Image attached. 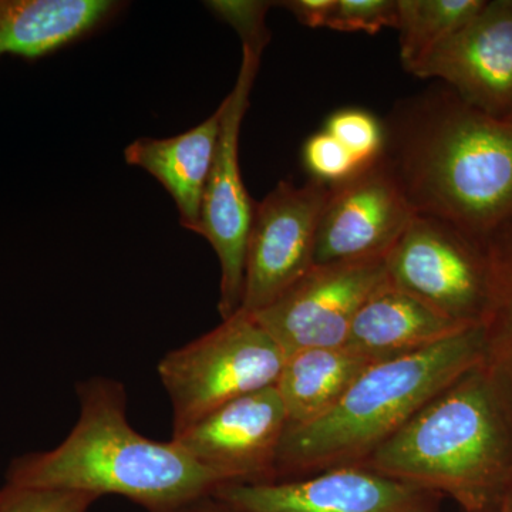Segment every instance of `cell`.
Returning a JSON list of instances; mask_svg holds the SVG:
<instances>
[{
	"label": "cell",
	"instance_id": "obj_1",
	"mask_svg": "<svg viewBox=\"0 0 512 512\" xmlns=\"http://www.w3.org/2000/svg\"><path fill=\"white\" fill-rule=\"evenodd\" d=\"M383 127V157L416 214L477 239L512 217V121L443 84L397 101Z\"/></svg>",
	"mask_w": 512,
	"mask_h": 512
},
{
	"label": "cell",
	"instance_id": "obj_2",
	"mask_svg": "<svg viewBox=\"0 0 512 512\" xmlns=\"http://www.w3.org/2000/svg\"><path fill=\"white\" fill-rule=\"evenodd\" d=\"M79 419L52 450L10 463L6 484L120 495L148 512H175L225 485L178 446L138 433L127 417L124 384L92 377L77 384Z\"/></svg>",
	"mask_w": 512,
	"mask_h": 512
},
{
	"label": "cell",
	"instance_id": "obj_3",
	"mask_svg": "<svg viewBox=\"0 0 512 512\" xmlns=\"http://www.w3.org/2000/svg\"><path fill=\"white\" fill-rule=\"evenodd\" d=\"M359 466L498 512L512 481V410L483 365L441 390Z\"/></svg>",
	"mask_w": 512,
	"mask_h": 512
},
{
	"label": "cell",
	"instance_id": "obj_4",
	"mask_svg": "<svg viewBox=\"0 0 512 512\" xmlns=\"http://www.w3.org/2000/svg\"><path fill=\"white\" fill-rule=\"evenodd\" d=\"M483 353V328L473 326L427 348L373 363L325 416L286 427L276 481L359 466L441 390L480 365Z\"/></svg>",
	"mask_w": 512,
	"mask_h": 512
},
{
	"label": "cell",
	"instance_id": "obj_5",
	"mask_svg": "<svg viewBox=\"0 0 512 512\" xmlns=\"http://www.w3.org/2000/svg\"><path fill=\"white\" fill-rule=\"evenodd\" d=\"M285 360L255 316L241 309L168 352L157 370L173 406V436L232 400L275 386Z\"/></svg>",
	"mask_w": 512,
	"mask_h": 512
},
{
	"label": "cell",
	"instance_id": "obj_6",
	"mask_svg": "<svg viewBox=\"0 0 512 512\" xmlns=\"http://www.w3.org/2000/svg\"><path fill=\"white\" fill-rule=\"evenodd\" d=\"M387 281L460 323L481 326L490 302L483 239L417 214L386 255Z\"/></svg>",
	"mask_w": 512,
	"mask_h": 512
},
{
	"label": "cell",
	"instance_id": "obj_7",
	"mask_svg": "<svg viewBox=\"0 0 512 512\" xmlns=\"http://www.w3.org/2000/svg\"><path fill=\"white\" fill-rule=\"evenodd\" d=\"M264 50L242 45L237 83L222 101L220 138L202 201L198 235L207 239L221 264L222 319L241 309L245 254L255 201L249 197L239 165V134Z\"/></svg>",
	"mask_w": 512,
	"mask_h": 512
},
{
	"label": "cell",
	"instance_id": "obj_8",
	"mask_svg": "<svg viewBox=\"0 0 512 512\" xmlns=\"http://www.w3.org/2000/svg\"><path fill=\"white\" fill-rule=\"evenodd\" d=\"M330 187L281 181L255 202L245 254L241 311H264L315 266L316 234Z\"/></svg>",
	"mask_w": 512,
	"mask_h": 512
},
{
	"label": "cell",
	"instance_id": "obj_9",
	"mask_svg": "<svg viewBox=\"0 0 512 512\" xmlns=\"http://www.w3.org/2000/svg\"><path fill=\"white\" fill-rule=\"evenodd\" d=\"M384 259L315 265L281 298L252 315L286 357L342 348L357 312L387 282Z\"/></svg>",
	"mask_w": 512,
	"mask_h": 512
},
{
	"label": "cell",
	"instance_id": "obj_10",
	"mask_svg": "<svg viewBox=\"0 0 512 512\" xmlns=\"http://www.w3.org/2000/svg\"><path fill=\"white\" fill-rule=\"evenodd\" d=\"M416 215L382 156L330 187L316 234L315 265L386 258Z\"/></svg>",
	"mask_w": 512,
	"mask_h": 512
},
{
	"label": "cell",
	"instance_id": "obj_11",
	"mask_svg": "<svg viewBox=\"0 0 512 512\" xmlns=\"http://www.w3.org/2000/svg\"><path fill=\"white\" fill-rule=\"evenodd\" d=\"M214 497L239 512H439L443 495L343 466L274 483L225 484Z\"/></svg>",
	"mask_w": 512,
	"mask_h": 512
},
{
	"label": "cell",
	"instance_id": "obj_12",
	"mask_svg": "<svg viewBox=\"0 0 512 512\" xmlns=\"http://www.w3.org/2000/svg\"><path fill=\"white\" fill-rule=\"evenodd\" d=\"M288 414L275 386L232 400L171 437L222 483H274Z\"/></svg>",
	"mask_w": 512,
	"mask_h": 512
},
{
	"label": "cell",
	"instance_id": "obj_13",
	"mask_svg": "<svg viewBox=\"0 0 512 512\" xmlns=\"http://www.w3.org/2000/svg\"><path fill=\"white\" fill-rule=\"evenodd\" d=\"M436 79L476 109L505 119L512 111V0H491L414 70Z\"/></svg>",
	"mask_w": 512,
	"mask_h": 512
},
{
	"label": "cell",
	"instance_id": "obj_14",
	"mask_svg": "<svg viewBox=\"0 0 512 512\" xmlns=\"http://www.w3.org/2000/svg\"><path fill=\"white\" fill-rule=\"evenodd\" d=\"M222 107L197 127L170 138H138L124 151L127 164L143 168L173 197L184 228L198 234L202 201L210 178Z\"/></svg>",
	"mask_w": 512,
	"mask_h": 512
},
{
	"label": "cell",
	"instance_id": "obj_15",
	"mask_svg": "<svg viewBox=\"0 0 512 512\" xmlns=\"http://www.w3.org/2000/svg\"><path fill=\"white\" fill-rule=\"evenodd\" d=\"M467 328L387 281L357 312L345 348L376 360L390 359L427 348Z\"/></svg>",
	"mask_w": 512,
	"mask_h": 512
},
{
	"label": "cell",
	"instance_id": "obj_16",
	"mask_svg": "<svg viewBox=\"0 0 512 512\" xmlns=\"http://www.w3.org/2000/svg\"><path fill=\"white\" fill-rule=\"evenodd\" d=\"M111 0H0V57L55 53L116 15Z\"/></svg>",
	"mask_w": 512,
	"mask_h": 512
},
{
	"label": "cell",
	"instance_id": "obj_17",
	"mask_svg": "<svg viewBox=\"0 0 512 512\" xmlns=\"http://www.w3.org/2000/svg\"><path fill=\"white\" fill-rule=\"evenodd\" d=\"M376 362L345 346L303 350L286 357L275 387L288 414V427L306 426L325 416Z\"/></svg>",
	"mask_w": 512,
	"mask_h": 512
},
{
	"label": "cell",
	"instance_id": "obj_18",
	"mask_svg": "<svg viewBox=\"0 0 512 512\" xmlns=\"http://www.w3.org/2000/svg\"><path fill=\"white\" fill-rule=\"evenodd\" d=\"M490 266V302L483 325L481 365L512 410V217L483 239Z\"/></svg>",
	"mask_w": 512,
	"mask_h": 512
},
{
	"label": "cell",
	"instance_id": "obj_19",
	"mask_svg": "<svg viewBox=\"0 0 512 512\" xmlns=\"http://www.w3.org/2000/svg\"><path fill=\"white\" fill-rule=\"evenodd\" d=\"M485 0H397L400 62L414 70L483 9Z\"/></svg>",
	"mask_w": 512,
	"mask_h": 512
},
{
	"label": "cell",
	"instance_id": "obj_20",
	"mask_svg": "<svg viewBox=\"0 0 512 512\" xmlns=\"http://www.w3.org/2000/svg\"><path fill=\"white\" fill-rule=\"evenodd\" d=\"M325 130L352 154L360 167L375 163L383 156V121L370 111L359 107L335 111L326 121Z\"/></svg>",
	"mask_w": 512,
	"mask_h": 512
},
{
	"label": "cell",
	"instance_id": "obj_21",
	"mask_svg": "<svg viewBox=\"0 0 512 512\" xmlns=\"http://www.w3.org/2000/svg\"><path fill=\"white\" fill-rule=\"evenodd\" d=\"M302 160L309 178L329 187L349 180L360 168H363L357 164L352 154L326 130L313 134L305 141Z\"/></svg>",
	"mask_w": 512,
	"mask_h": 512
},
{
	"label": "cell",
	"instance_id": "obj_22",
	"mask_svg": "<svg viewBox=\"0 0 512 512\" xmlns=\"http://www.w3.org/2000/svg\"><path fill=\"white\" fill-rule=\"evenodd\" d=\"M97 495L80 491L45 490V488H0V512H87Z\"/></svg>",
	"mask_w": 512,
	"mask_h": 512
},
{
	"label": "cell",
	"instance_id": "obj_23",
	"mask_svg": "<svg viewBox=\"0 0 512 512\" xmlns=\"http://www.w3.org/2000/svg\"><path fill=\"white\" fill-rule=\"evenodd\" d=\"M397 0H336L330 16V30L348 33H367L375 36L384 28H397Z\"/></svg>",
	"mask_w": 512,
	"mask_h": 512
},
{
	"label": "cell",
	"instance_id": "obj_24",
	"mask_svg": "<svg viewBox=\"0 0 512 512\" xmlns=\"http://www.w3.org/2000/svg\"><path fill=\"white\" fill-rule=\"evenodd\" d=\"M207 5L218 18L237 30L242 45L259 49L268 45L271 33L266 30L265 16L271 2H208Z\"/></svg>",
	"mask_w": 512,
	"mask_h": 512
},
{
	"label": "cell",
	"instance_id": "obj_25",
	"mask_svg": "<svg viewBox=\"0 0 512 512\" xmlns=\"http://www.w3.org/2000/svg\"><path fill=\"white\" fill-rule=\"evenodd\" d=\"M288 9L306 28H326L335 9L336 0H288L278 3Z\"/></svg>",
	"mask_w": 512,
	"mask_h": 512
},
{
	"label": "cell",
	"instance_id": "obj_26",
	"mask_svg": "<svg viewBox=\"0 0 512 512\" xmlns=\"http://www.w3.org/2000/svg\"><path fill=\"white\" fill-rule=\"evenodd\" d=\"M175 512H239L229 505L222 503V501L212 497L202 498L197 503L187 505V507L181 508V510Z\"/></svg>",
	"mask_w": 512,
	"mask_h": 512
},
{
	"label": "cell",
	"instance_id": "obj_27",
	"mask_svg": "<svg viewBox=\"0 0 512 512\" xmlns=\"http://www.w3.org/2000/svg\"><path fill=\"white\" fill-rule=\"evenodd\" d=\"M498 512H512V481L510 485H508L507 490H505L503 498H501Z\"/></svg>",
	"mask_w": 512,
	"mask_h": 512
},
{
	"label": "cell",
	"instance_id": "obj_28",
	"mask_svg": "<svg viewBox=\"0 0 512 512\" xmlns=\"http://www.w3.org/2000/svg\"><path fill=\"white\" fill-rule=\"evenodd\" d=\"M505 119L512 121V111H511L510 114H508L507 117H505Z\"/></svg>",
	"mask_w": 512,
	"mask_h": 512
}]
</instances>
